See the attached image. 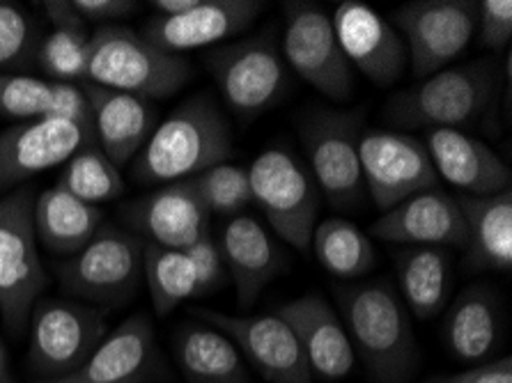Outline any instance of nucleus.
Masks as SVG:
<instances>
[{
    "label": "nucleus",
    "instance_id": "nucleus-9",
    "mask_svg": "<svg viewBox=\"0 0 512 383\" xmlns=\"http://www.w3.org/2000/svg\"><path fill=\"white\" fill-rule=\"evenodd\" d=\"M361 127L363 108L345 113L315 108L301 120L310 175L333 209H356L366 198L359 161Z\"/></svg>",
    "mask_w": 512,
    "mask_h": 383
},
{
    "label": "nucleus",
    "instance_id": "nucleus-10",
    "mask_svg": "<svg viewBox=\"0 0 512 383\" xmlns=\"http://www.w3.org/2000/svg\"><path fill=\"white\" fill-rule=\"evenodd\" d=\"M283 60L333 101H347L356 90V72L340 49L333 21L322 5L292 0L283 5Z\"/></svg>",
    "mask_w": 512,
    "mask_h": 383
},
{
    "label": "nucleus",
    "instance_id": "nucleus-1",
    "mask_svg": "<svg viewBox=\"0 0 512 383\" xmlns=\"http://www.w3.org/2000/svg\"><path fill=\"white\" fill-rule=\"evenodd\" d=\"M340 319L372 379L405 383L416 372L418 345L409 310L398 289L386 280L340 285L336 289Z\"/></svg>",
    "mask_w": 512,
    "mask_h": 383
},
{
    "label": "nucleus",
    "instance_id": "nucleus-19",
    "mask_svg": "<svg viewBox=\"0 0 512 383\" xmlns=\"http://www.w3.org/2000/svg\"><path fill=\"white\" fill-rule=\"evenodd\" d=\"M265 7L260 0H198L191 10L175 17L150 19L141 35L157 49L180 56L244 33Z\"/></svg>",
    "mask_w": 512,
    "mask_h": 383
},
{
    "label": "nucleus",
    "instance_id": "nucleus-24",
    "mask_svg": "<svg viewBox=\"0 0 512 383\" xmlns=\"http://www.w3.org/2000/svg\"><path fill=\"white\" fill-rule=\"evenodd\" d=\"M90 101L97 147L122 168L143 150L154 131V111L145 99L127 92L81 83Z\"/></svg>",
    "mask_w": 512,
    "mask_h": 383
},
{
    "label": "nucleus",
    "instance_id": "nucleus-37",
    "mask_svg": "<svg viewBox=\"0 0 512 383\" xmlns=\"http://www.w3.org/2000/svg\"><path fill=\"white\" fill-rule=\"evenodd\" d=\"M476 39L480 49L499 53L512 42V0H483L476 3Z\"/></svg>",
    "mask_w": 512,
    "mask_h": 383
},
{
    "label": "nucleus",
    "instance_id": "nucleus-31",
    "mask_svg": "<svg viewBox=\"0 0 512 383\" xmlns=\"http://www.w3.org/2000/svg\"><path fill=\"white\" fill-rule=\"evenodd\" d=\"M310 246L322 269L338 280H356L375 267V246L366 232L345 218H327L317 225Z\"/></svg>",
    "mask_w": 512,
    "mask_h": 383
},
{
    "label": "nucleus",
    "instance_id": "nucleus-13",
    "mask_svg": "<svg viewBox=\"0 0 512 383\" xmlns=\"http://www.w3.org/2000/svg\"><path fill=\"white\" fill-rule=\"evenodd\" d=\"M359 161L366 193L382 214L439 184L428 147L421 138L402 131H363Z\"/></svg>",
    "mask_w": 512,
    "mask_h": 383
},
{
    "label": "nucleus",
    "instance_id": "nucleus-27",
    "mask_svg": "<svg viewBox=\"0 0 512 383\" xmlns=\"http://www.w3.org/2000/svg\"><path fill=\"white\" fill-rule=\"evenodd\" d=\"M33 218L37 244L67 257L79 253L104 228V211L74 198L60 184L37 195Z\"/></svg>",
    "mask_w": 512,
    "mask_h": 383
},
{
    "label": "nucleus",
    "instance_id": "nucleus-34",
    "mask_svg": "<svg viewBox=\"0 0 512 383\" xmlns=\"http://www.w3.org/2000/svg\"><path fill=\"white\" fill-rule=\"evenodd\" d=\"M189 182L209 214L235 218L253 205L248 168L219 163V166H212L205 173L191 177Z\"/></svg>",
    "mask_w": 512,
    "mask_h": 383
},
{
    "label": "nucleus",
    "instance_id": "nucleus-30",
    "mask_svg": "<svg viewBox=\"0 0 512 383\" xmlns=\"http://www.w3.org/2000/svg\"><path fill=\"white\" fill-rule=\"evenodd\" d=\"M46 19L51 33L42 37L37 60L53 81L83 83L85 60H88V23L74 10L72 0H44Z\"/></svg>",
    "mask_w": 512,
    "mask_h": 383
},
{
    "label": "nucleus",
    "instance_id": "nucleus-32",
    "mask_svg": "<svg viewBox=\"0 0 512 383\" xmlns=\"http://www.w3.org/2000/svg\"><path fill=\"white\" fill-rule=\"evenodd\" d=\"M143 280L157 317H168L184 301L196 299V276L184 250L145 244Z\"/></svg>",
    "mask_w": 512,
    "mask_h": 383
},
{
    "label": "nucleus",
    "instance_id": "nucleus-23",
    "mask_svg": "<svg viewBox=\"0 0 512 383\" xmlns=\"http://www.w3.org/2000/svg\"><path fill=\"white\" fill-rule=\"evenodd\" d=\"M219 248L242 308H251L271 280L283 271V255L276 241L260 221L248 214L228 218L221 228Z\"/></svg>",
    "mask_w": 512,
    "mask_h": 383
},
{
    "label": "nucleus",
    "instance_id": "nucleus-42",
    "mask_svg": "<svg viewBox=\"0 0 512 383\" xmlns=\"http://www.w3.org/2000/svg\"><path fill=\"white\" fill-rule=\"evenodd\" d=\"M0 383H17L10 367V358H7V351L3 345H0Z\"/></svg>",
    "mask_w": 512,
    "mask_h": 383
},
{
    "label": "nucleus",
    "instance_id": "nucleus-15",
    "mask_svg": "<svg viewBox=\"0 0 512 383\" xmlns=\"http://www.w3.org/2000/svg\"><path fill=\"white\" fill-rule=\"evenodd\" d=\"M193 317L226 333L242 356L269 383H315L313 372L299 347L297 335L278 315L239 317L219 310L196 308Z\"/></svg>",
    "mask_w": 512,
    "mask_h": 383
},
{
    "label": "nucleus",
    "instance_id": "nucleus-8",
    "mask_svg": "<svg viewBox=\"0 0 512 383\" xmlns=\"http://www.w3.org/2000/svg\"><path fill=\"white\" fill-rule=\"evenodd\" d=\"M143 246L136 234L104 225L79 253L58 264V283L88 306H122L143 283Z\"/></svg>",
    "mask_w": 512,
    "mask_h": 383
},
{
    "label": "nucleus",
    "instance_id": "nucleus-2",
    "mask_svg": "<svg viewBox=\"0 0 512 383\" xmlns=\"http://www.w3.org/2000/svg\"><path fill=\"white\" fill-rule=\"evenodd\" d=\"M230 154L228 120L207 95H196L177 106L152 131L138 152L134 175L143 184L182 182L226 163Z\"/></svg>",
    "mask_w": 512,
    "mask_h": 383
},
{
    "label": "nucleus",
    "instance_id": "nucleus-3",
    "mask_svg": "<svg viewBox=\"0 0 512 383\" xmlns=\"http://www.w3.org/2000/svg\"><path fill=\"white\" fill-rule=\"evenodd\" d=\"M501 85V62L476 60L446 67L395 95L384 115L400 129L464 131L490 115Z\"/></svg>",
    "mask_w": 512,
    "mask_h": 383
},
{
    "label": "nucleus",
    "instance_id": "nucleus-22",
    "mask_svg": "<svg viewBox=\"0 0 512 383\" xmlns=\"http://www.w3.org/2000/svg\"><path fill=\"white\" fill-rule=\"evenodd\" d=\"M434 173L467 198H490L510 189V168L483 140L460 129H432L423 138Z\"/></svg>",
    "mask_w": 512,
    "mask_h": 383
},
{
    "label": "nucleus",
    "instance_id": "nucleus-41",
    "mask_svg": "<svg viewBox=\"0 0 512 383\" xmlns=\"http://www.w3.org/2000/svg\"><path fill=\"white\" fill-rule=\"evenodd\" d=\"M432 383H512V358L503 356L490 363L473 365L464 372L444 374Z\"/></svg>",
    "mask_w": 512,
    "mask_h": 383
},
{
    "label": "nucleus",
    "instance_id": "nucleus-5",
    "mask_svg": "<svg viewBox=\"0 0 512 383\" xmlns=\"http://www.w3.org/2000/svg\"><path fill=\"white\" fill-rule=\"evenodd\" d=\"M35 198L28 186L0 198V315L7 331H26L30 312L49 285L35 234Z\"/></svg>",
    "mask_w": 512,
    "mask_h": 383
},
{
    "label": "nucleus",
    "instance_id": "nucleus-26",
    "mask_svg": "<svg viewBox=\"0 0 512 383\" xmlns=\"http://www.w3.org/2000/svg\"><path fill=\"white\" fill-rule=\"evenodd\" d=\"M457 205L467 223V262L473 271L512 269V191L490 198L460 195Z\"/></svg>",
    "mask_w": 512,
    "mask_h": 383
},
{
    "label": "nucleus",
    "instance_id": "nucleus-18",
    "mask_svg": "<svg viewBox=\"0 0 512 383\" xmlns=\"http://www.w3.org/2000/svg\"><path fill=\"white\" fill-rule=\"evenodd\" d=\"M164 372L157 335L143 312L106 333L79 370L56 381L35 383H147Z\"/></svg>",
    "mask_w": 512,
    "mask_h": 383
},
{
    "label": "nucleus",
    "instance_id": "nucleus-33",
    "mask_svg": "<svg viewBox=\"0 0 512 383\" xmlns=\"http://www.w3.org/2000/svg\"><path fill=\"white\" fill-rule=\"evenodd\" d=\"M58 184L72 193L74 198L95 207L99 202L115 200L124 193V179L120 168L97 145H88L76 152L65 163V170H62Z\"/></svg>",
    "mask_w": 512,
    "mask_h": 383
},
{
    "label": "nucleus",
    "instance_id": "nucleus-36",
    "mask_svg": "<svg viewBox=\"0 0 512 383\" xmlns=\"http://www.w3.org/2000/svg\"><path fill=\"white\" fill-rule=\"evenodd\" d=\"M49 101V81L28 74H0V120H40Z\"/></svg>",
    "mask_w": 512,
    "mask_h": 383
},
{
    "label": "nucleus",
    "instance_id": "nucleus-38",
    "mask_svg": "<svg viewBox=\"0 0 512 383\" xmlns=\"http://www.w3.org/2000/svg\"><path fill=\"white\" fill-rule=\"evenodd\" d=\"M184 253L193 267V276H196V299L221 287L223 278H226V262H223L219 244L209 234L200 237Z\"/></svg>",
    "mask_w": 512,
    "mask_h": 383
},
{
    "label": "nucleus",
    "instance_id": "nucleus-20",
    "mask_svg": "<svg viewBox=\"0 0 512 383\" xmlns=\"http://www.w3.org/2000/svg\"><path fill=\"white\" fill-rule=\"evenodd\" d=\"M276 315L292 328L313 377L336 383L349 377L356 354L343 319L320 294H306L283 303Z\"/></svg>",
    "mask_w": 512,
    "mask_h": 383
},
{
    "label": "nucleus",
    "instance_id": "nucleus-14",
    "mask_svg": "<svg viewBox=\"0 0 512 383\" xmlns=\"http://www.w3.org/2000/svg\"><path fill=\"white\" fill-rule=\"evenodd\" d=\"M88 145H97L95 127L40 117L0 131V193L21 189L28 179L58 168Z\"/></svg>",
    "mask_w": 512,
    "mask_h": 383
},
{
    "label": "nucleus",
    "instance_id": "nucleus-28",
    "mask_svg": "<svg viewBox=\"0 0 512 383\" xmlns=\"http://www.w3.org/2000/svg\"><path fill=\"white\" fill-rule=\"evenodd\" d=\"M398 294L411 315L434 319L451 296V255L446 248L416 246L395 253Z\"/></svg>",
    "mask_w": 512,
    "mask_h": 383
},
{
    "label": "nucleus",
    "instance_id": "nucleus-40",
    "mask_svg": "<svg viewBox=\"0 0 512 383\" xmlns=\"http://www.w3.org/2000/svg\"><path fill=\"white\" fill-rule=\"evenodd\" d=\"M72 5L88 26L99 23V28L113 26L118 19L136 12L134 0H72Z\"/></svg>",
    "mask_w": 512,
    "mask_h": 383
},
{
    "label": "nucleus",
    "instance_id": "nucleus-7",
    "mask_svg": "<svg viewBox=\"0 0 512 383\" xmlns=\"http://www.w3.org/2000/svg\"><path fill=\"white\" fill-rule=\"evenodd\" d=\"M248 179L253 202L262 209L271 230L299 253H308L322 193L304 163L283 147H271L255 156Z\"/></svg>",
    "mask_w": 512,
    "mask_h": 383
},
{
    "label": "nucleus",
    "instance_id": "nucleus-6",
    "mask_svg": "<svg viewBox=\"0 0 512 383\" xmlns=\"http://www.w3.org/2000/svg\"><path fill=\"white\" fill-rule=\"evenodd\" d=\"M26 365L35 381H56L79 370L106 338V315L81 301L40 299L28 319Z\"/></svg>",
    "mask_w": 512,
    "mask_h": 383
},
{
    "label": "nucleus",
    "instance_id": "nucleus-4",
    "mask_svg": "<svg viewBox=\"0 0 512 383\" xmlns=\"http://www.w3.org/2000/svg\"><path fill=\"white\" fill-rule=\"evenodd\" d=\"M191 78V65L147 42L124 26H102L90 35L83 83L127 92L141 99H166Z\"/></svg>",
    "mask_w": 512,
    "mask_h": 383
},
{
    "label": "nucleus",
    "instance_id": "nucleus-29",
    "mask_svg": "<svg viewBox=\"0 0 512 383\" xmlns=\"http://www.w3.org/2000/svg\"><path fill=\"white\" fill-rule=\"evenodd\" d=\"M175 358L189 383H251L242 351L216 328L182 326L175 335Z\"/></svg>",
    "mask_w": 512,
    "mask_h": 383
},
{
    "label": "nucleus",
    "instance_id": "nucleus-17",
    "mask_svg": "<svg viewBox=\"0 0 512 383\" xmlns=\"http://www.w3.org/2000/svg\"><path fill=\"white\" fill-rule=\"evenodd\" d=\"M124 221L131 234L145 244L186 250L209 234V211L193 191L189 179L164 184L161 189L138 198L124 207Z\"/></svg>",
    "mask_w": 512,
    "mask_h": 383
},
{
    "label": "nucleus",
    "instance_id": "nucleus-25",
    "mask_svg": "<svg viewBox=\"0 0 512 383\" xmlns=\"http://www.w3.org/2000/svg\"><path fill=\"white\" fill-rule=\"evenodd\" d=\"M501 306L487 287L473 285L453 301L444 322V342L455 361L480 365L501 342Z\"/></svg>",
    "mask_w": 512,
    "mask_h": 383
},
{
    "label": "nucleus",
    "instance_id": "nucleus-21",
    "mask_svg": "<svg viewBox=\"0 0 512 383\" xmlns=\"http://www.w3.org/2000/svg\"><path fill=\"white\" fill-rule=\"evenodd\" d=\"M372 237L400 248L467 246V223L457 198L444 191H423L384 211L372 223Z\"/></svg>",
    "mask_w": 512,
    "mask_h": 383
},
{
    "label": "nucleus",
    "instance_id": "nucleus-16",
    "mask_svg": "<svg viewBox=\"0 0 512 383\" xmlns=\"http://www.w3.org/2000/svg\"><path fill=\"white\" fill-rule=\"evenodd\" d=\"M331 21L349 65L377 88H389L407 72L405 42L375 7L361 0H343Z\"/></svg>",
    "mask_w": 512,
    "mask_h": 383
},
{
    "label": "nucleus",
    "instance_id": "nucleus-39",
    "mask_svg": "<svg viewBox=\"0 0 512 383\" xmlns=\"http://www.w3.org/2000/svg\"><path fill=\"white\" fill-rule=\"evenodd\" d=\"M44 117L51 120H67L76 124L92 127V111L90 101L85 97L81 83H49V101H46Z\"/></svg>",
    "mask_w": 512,
    "mask_h": 383
},
{
    "label": "nucleus",
    "instance_id": "nucleus-35",
    "mask_svg": "<svg viewBox=\"0 0 512 383\" xmlns=\"http://www.w3.org/2000/svg\"><path fill=\"white\" fill-rule=\"evenodd\" d=\"M42 44V30L26 7L0 0V74H17L33 65Z\"/></svg>",
    "mask_w": 512,
    "mask_h": 383
},
{
    "label": "nucleus",
    "instance_id": "nucleus-11",
    "mask_svg": "<svg viewBox=\"0 0 512 383\" xmlns=\"http://www.w3.org/2000/svg\"><path fill=\"white\" fill-rule=\"evenodd\" d=\"M395 30L407 49L411 74L428 78L467 51L476 33V3L471 0H411L395 12Z\"/></svg>",
    "mask_w": 512,
    "mask_h": 383
},
{
    "label": "nucleus",
    "instance_id": "nucleus-12",
    "mask_svg": "<svg viewBox=\"0 0 512 383\" xmlns=\"http://www.w3.org/2000/svg\"><path fill=\"white\" fill-rule=\"evenodd\" d=\"M207 67L230 111L246 120L269 111L287 88L283 53L267 35L219 46L207 56Z\"/></svg>",
    "mask_w": 512,
    "mask_h": 383
}]
</instances>
